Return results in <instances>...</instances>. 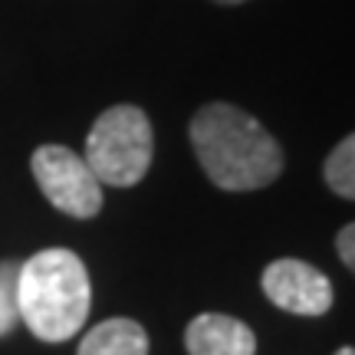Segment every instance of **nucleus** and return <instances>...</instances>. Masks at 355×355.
<instances>
[{"label":"nucleus","instance_id":"1","mask_svg":"<svg viewBox=\"0 0 355 355\" xmlns=\"http://www.w3.org/2000/svg\"><path fill=\"white\" fill-rule=\"evenodd\" d=\"M194 158L220 191H260L283 175V148L277 139L230 102H211L188 125Z\"/></svg>","mask_w":355,"mask_h":355},{"label":"nucleus","instance_id":"2","mask_svg":"<svg viewBox=\"0 0 355 355\" xmlns=\"http://www.w3.org/2000/svg\"><path fill=\"white\" fill-rule=\"evenodd\" d=\"M17 296L26 329L43 343H66L86 326L92 306L89 270L73 250L46 247L20 263Z\"/></svg>","mask_w":355,"mask_h":355},{"label":"nucleus","instance_id":"3","mask_svg":"<svg viewBox=\"0 0 355 355\" xmlns=\"http://www.w3.org/2000/svg\"><path fill=\"white\" fill-rule=\"evenodd\" d=\"M155 135L148 115L139 105H112L96 119L86 139V165L99 184L132 188L148 175Z\"/></svg>","mask_w":355,"mask_h":355},{"label":"nucleus","instance_id":"4","mask_svg":"<svg viewBox=\"0 0 355 355\" xmlns=\"http://www.w3.org/2000/svg\"><path fill=\"white\" fill-rule=\"evenodd\" d=\"M33 181L40 184L43 198L63 211L66 217L89 220L102 211V184L89 171L86 158L66 145H40L30 158Z\"/></svg>","mask_w":355,"mask_h":355},{"label":"nucleus","instance_id":"5","mask_svg":"<svg viewBox=\"0 0 355 355\" xmlns=\"http://www.w3.org/2000/svg\"><path fill=\"white\" fill-rule=\"evenodd\" d=\"M266 300L293 316H322L332 309V283L329 277L306 260L283 257L263 270L260 277Z\"/></svg>","mask_w":355,"mask_h":355},{"label":"nucleus","instance_id":"6","mask_svg":"<svg viewBox=\"0 0 355 355\" xmlns=\"http://www.w3.org/2000/svg\"><path fill=\"white\" fill-rule=\"evenodd\" d=\"M188 355H257V336L227 313H201L184 329Z\"/></svg>","mask_w":355,"mask_h":355},{"label":"nucleus","instance_id":"7","mask_svg":"<svg viewBox=\"0 0 355 355\" xmlns=\"http://www.w3.org/2000/svg\"><path fill=\"white\" fill-rule=\"evenodd\" d=\"M76 355H148V332L135 319H105L83 336Z\"/></svg>","mask_w":355,"mask_h":355},{"label":"nucleus","instance_id":"8","mask_svg":"<svg viewBox=\"0 0 355 355\" xmlns=\"http://www.w3.org/2000/svg\"><path fill=\"white\" fill-rule=\"evenodd\" d=\"M322 178H326L332 194H339L345 201H355V132L345 135L329 152L326 165H322Z\"/></svg>","mask_w":355,"mask_h":355},{"label":"nucleus","instance_id":"9","mask_svg":"<svg viewBox=\"0 0 355 355\" xmlns=\"http://www.w3.org/2000/svg\"><path fill=\"white\" fill-rule=\"evenodd\" d=\"M20 263L0 260V336H10L20 326V296H17Z\"/></svg>","mask_w":355,"mask_h":355},{"label":"nucleus","instance_id":"10","mask_svg":"<svg viewBox=\"0 0 355 355\" xmlns=\"http://www.w3.org/2000/svg\"><path fill=\"white\" fill-rule=\"evenodd\" d=\"M336 254H339V260L355 273V220L345 224V227L336 234Z\"/></svg>","mask_w":355,"mask_h":355},{"label":"nucleus","instance_id":"11","mask_svg":"<svg viewBox=\"0 0 355 355\" xmlns=\"http://www.w3.org/2000/svg\"><path fill=\"white\" fill-rule=\"evenodd\" d=\"M214 3H224V7H237V3H247V0H214Z\"/></svg>","mask_w":355,"mask_h":355},{"label":"nucleus","instance_id":"12","mask_svg":"<svg viewBox=\"0 0 355 355\" xmlns=\"http://www.w3.org/2000/svg\"><path fill=\"white\" fill-rule=\"evenodd\" d=\"M336 355H355V349H352V345H343V349H339Z\"/></svg>","mask_w":355,"mask_h":355}]
</instances>
